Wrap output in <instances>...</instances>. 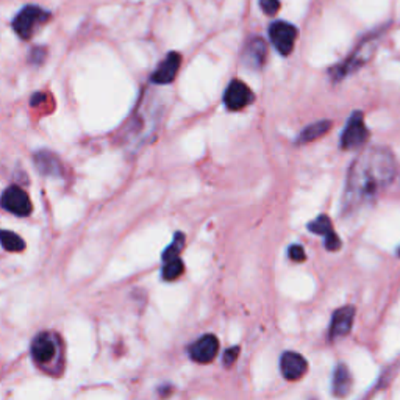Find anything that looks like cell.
Listing matches in <instances>:
<instances>
[{
    "instance_id": "obj_1",
    "label": "cell",
    "mask_w": 400,
    "mask_h": 400,
    "mask_svg": "<svg viewBox=\"0 0 400 400\" xmlns=\"http://www.w3.org/2000/svg\"><path fill=\"white\" fill-rule=\"evenodd\" d=\"M396 179V160L388 149L372 146L358 154L350 166L343 196V214L374 202Z\"/></svg>"
},
{
    "instance_id": "obj_2",
    "label": "cell",
    "mask_w": 400,
    "mask_h": 400,
    "mask_svg": "<svg viewBox=\"0 0 400 400\" xmlns=\"http://www.w3.org/2000/svg\"><path fill=\"white\" fill-rule=\"evenodd\" d=\"M63 343L54 331H43L33 339L31 358L36 366L49 374H60L63 369Z\"/></svg>"
},
{
    "instance_id": "obj_3",
    "label": "cell",
    "mask_w": 400,
    "mask_h": 400,
    "mask_svg": "<svg viewBox=\"0 0 400 400\" xmlns=\"http://www.w3.org/2000/svg\"><path fill=\"white\" fill-rule=\"evenodd\" d=\"M379 38H380V33H372V35H368L363 41H360V44H358L354 52L349 55L347 60L336 66L333 71H330L333 80L335 81L343 80L349 77L350 74H354L360 68H363L366 63H369L371 58L375 54V50L379 47Z\"/></svg>"
},
{
    "instance_id": "obj_4",
    "label": "cell",
    "mask_w": 400,
    "mask_h": 400,
    "mask_svg": "<svg viewBox=\"0 0 400 400\" xmlns=\"http://www.w3.org/2000/svg\"><path fill=\"white\" fill-rule=\"evenodd\" d=\"M50 21V13L38 5H27L13 19V30L21 39L29 41Z\"/></svg>"
},
{
    "instance_id": "obj_5",
    "label": "cell",
    "mask_w": 400,
    "mask_h": 400,
    "mask_svg": "<svg viewBox=\"0 0 400 400\" xmlns=\"http://www.w3.org/2000/svg\"><path fill=\"white\" fill-rule=\"evenodd\" d=\"M155 125V110H152V106H144V104L139 105L127 127H125L124 139L130 141V143H138L139 146L152 133Z\"/></svg>"
},
{
    "instance_id": "obj_6",
    "label": "cell",
    "mask_w": 400,
    "mask_h": 400,
    "mask_svg": "<svg viewBox=\"0 0 400 400\" xmlns=\"http://www.w3.org/2000/svg\"><path fill=\"white\" fill-rule=\"evenodd\" d=\"M297 29L286 21H275L269 25V39L277 52L283 56H288L294 50L297 39Z\"/></svg>"
},
{
    "instance_id": "obj_7",
    "label": "cell",
    "mask_w": 400,
    "mask_h": 400,
    "mask_svg": "<svg viewBox=\"0 0 400 400\" xmlns=\"http://www.w3.org/2000/svg\"><path fill=\"white\" fill-rule=\"evenodd\" d=\"M369 138V130L366 129L361 111H355L347 121L346 129L341 135V147L352 150L361 147Z\"/></svg>"
},
{
    "instance_id": "obj_8",
    "label": "cell",
    "mask_w": 400,
    "mask_h": 400,
    "mask_svg": "<svg viewBox=\"0 0 400 400\" xmlns=\"http://www.w3.org/2000/svg\"><path fill=\"white\" fill-rule=\"evenodd\" d=\"M0 205H2L4 210L14 216H19V218L30 216L33 211V205L29 194L19 186L6 188L2 197H0Z\"/></svg>"
},
{
    "instance_id": "obj_9",
    "label": "cell",
    "mask_w": 400,
    "mask_h": 400,
    "mask_svg": "<svg viewBox=\"0 0 400 400\" xmlns=\"http://www.w3.org/2000/svg\"><path fill=\"white\" fill-rule=\"evenodd\" d=\"M254 102V93L241 80H233L229 88L225 89L224 104L230 111H239Z\"/></svg>"
},
{
    "instance_id": "obj_10",
    "label": "cell",
    "mask_w": 400,
    "mask_h": 400,
    "mask_svg": "<svg viewBox=\"0 0 400 400\" xmlns=\"http://www.w3.org/2000/svg\"><path fill=\"white\" fill-rule=\"evenodd\" d=\"M219 352V341L214 335H204L189 346L191 360L199 364L211 363Z\"/></svg>"
},
{
    "instance_id": "obj_11",
    "label": "cell",
    "mask_w": 400,
    "mask_h": 400,
    "mask_svg": "<svg viewBox=\"0 0 400 400\" xmlns=\"http://www.w3.org/2000/svg\"><path fill=\"white\" fill-rule=\"evenodd\" d=\"M266 58H268V44H266L264 39L256 36L247 41L243 50V63L246 68L260 71L266 63Z\"/></svg>"
},
{
    "instance_id": "obj_12",
    "label": "cell",
    "mask_w": 400,
    "mask_h": 400,
    "mask_svg": "<svg viewBox=\"0 0 400 400\" xmlns=\"http://www.w3.org/2000/svg\"><path fill=\"white\" fill-rule=\"evenodd\" d=\"M181 64V55L177 52H171L166 55L164 60L160 63V66L155 69V72L150 77V81L155 85H169L174 81L175 75H177Z\"/></svg>"
},
{
    "instance_id": "obj_13",
    "label": "cell",
    "mask_w": 400,
    "mask_h": 400,
    "mask_svg": "<svg viewBox=\"0 0 400 400\" xmlns=\"http://www.w3.org/2000/svg\"><path fill=\"white\" fill-rule=\"evenodd\" d=\"M354 318H355V308L352 305H347L336 310L335 314H333L330 324V338L339 339L347 336L350 330H352Z\"/></svg>"
},
{
    "instance_id": "obj_14",
    "label": "cell",
    "mask_w": 400,
    "mask_h": 400,
    "mask_svg": "<svg viewBox=\"0 0 400 400\" xmlns=\"http://www.w3.org/2000/svg\"><path fill=\"white\" fill-rule=\"evenodd\" d=\"M308 230L314 233V235L324 236L325 247H327V250H330V252H336V250H339L341 239L338 238L335 230H333V225H331L329 216L322 214V216H319V218L311 221L310 224H308Z\"/></svg>"
},
{
    "instance_id": "obj_15",
    "label": "cell",
    "mask_w": 400,
    "mask_h": 400,
    "mask_svg": "<svg viewBox=\"0 0 400 400\" xmlns=\"http://www.w3.org/2000/svg\"><path fill=\"white\" fill-rule=\"evenodd\" d=\"M306 369H308V363L300 354L285 352L281 355L280 371L283 374V377H285L286 380L293 381V380L302 379Z\"/></svg>"
},
{
    "instance_id": "obj_16",
    "label": "cell",
    "mask_w": 400,
    "mask_h": 400,
    "mask_svg": "<svg viewBox=\"0 0 400 400\" xmlns=\"http://www.w3.org/2000/svg\"><path fill=\"white\" fill-rule=\"evenodd\" d=\"M35 168L44 177H63V164L61 160L50 150H39L33 156Z\"/></svg>"
},
{
    "instance_id": "obj_17",
    "label": "cell",
    "mask_w": 400,
    "mask_h": 400,
    "mask_svg": "<svg viewBox=\"0 0 400 400\" xmlns=\"http://www.w3.org/2000/svg\"><path fill=\"white\" fill-rule=\"evenodd\" d=\"M350 386H352V375L346 364H338L333 375V394L336 397H344L349 394Z\"/></svg>"
},
{
    "instance_id": "obj_18",
    "label": "cell",
    "mask_w": 400,
    "mask_h": 400,
    "mask_svg": "<svg viewBox=\"0 0 400 400\" xmlns=\"http://www.w3.org/2000/svg\"><path fill=\"white\" fill-rule=\"evenodd\" d=\"M330 129H331V122L330 121H321V122H316V124L308 125V127L299 135L297 143L299 144L311 143V141L324 136L325 133H327Z\"/></svg>"
},
{
    "instance_id": "obj_19",
    "label": "cell",
    "mask_w": 400,
    "mask_h": 400,
    "mask_svg": "<svg viewBox=\"0 0 400 400\" xmlns=\"http://www.w3.org/2000/svg\"><path fill=\"white\" fill-rule=\"evenodd\" d=\"M0 244L8 252H22L25 249V241L19 235L8 230H0Z\"/></svg>"
},
{
    "instance_id": "obj_20",
    "label": "cell",
    "mask_w": 400,
    "mask_h": 400,
    "mask_svg": "<svg viewBox=\"0 0 400 400\" xmlns=\"http://www.w3.org/2000/svg\"><path fill=\"white\" fill-rule=\"evenodd\" d=\"M183 271H185V266H183L180 256H177V258H172V260L164 261L161 275L166 281H172L175 279H179L183 274Z\"/></svg>"
},
{
    "instance_id": "obj_21",
    "label": "cell",
    "mask_w": 400,
    "mask_h": 400,
    "mask_svg": "<svg viewBox=\"0 0 400 400\" xmlns=\"http://www.w3.org/2000/svg\"><path fill=\"white\" fill-rule=\"evenodd\" d=\"M183 247H185V235L180 231L175 233L172 244L166 247V250L163 252V261H168V260H172V258L180 256Z\"/></svg>"
},
{
    "instance_id": "obj_22",
    "label": "cell",
    "mask_w": 400,
    "mask_h": 400,
    "mask_svg": "<svg viewBox=\"0 0 400 400\" xmlns=\"http://www.w3.org/2000/svg\"><path fill=\"white\" fill-rule=\"evenodd\" d=\"M260 6L264 14L275 16L280 11V0H260Z\"/></svg>"
},
{
    "instance_id": "obj_23",
    "label": "cell",
    "mask_w": 400,
    "mask_h": 400,
    "mask_svg": "<svg viewBox=\"0 0 400 400\" xmlns=\"http://www.w3.org/2000/svg\"><path fill=\"white\" fill-rule=\"evenodd\" d=\"M46 56H47V50L46 47H35L30 52V63L31 64H43L44 60H46Z\"/></svg>"
},
{
    "instance_id": "obj_24",
    "label": "cell",
    "mask_w": 400,
    "mask_h": 400,
    "mask_svg": "<svg viewBox=\"0 0 400 400\" xmlns=\"http://www.w3.org/2000/svg\"><path fill=\"white\" fill-rule=\"evenodd\" d=\"M288 255H289V258H291V260H293V261H296V263L305 261V258H306L304 247H302V246H299V244L291 246V247H289V250H288Z\"/></svg>"
},
{
    "instance_id": "obj_25",
    "label": "cell",
    "mask_w": 400,
    "mask_h": 400,
    "mask_svg": "<svg viewBox=\"0 0 400 400\" xmlns=\"http://www.w3.org/2000/svg\"><path fill=\"white\" fill-rule=\"evenodd\" d=\"M239 355V347H230L229 350H225L224 354V364L230 368V366L236 361V358Z\"/></svg>"
}]
</instances>
